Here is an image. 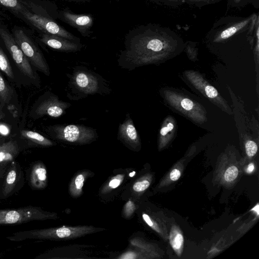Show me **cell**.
<instances>
[{"instance_id":"1","label":"cell","mask_w":259,"mask_h":259,"mask_svg":"<svg viewBox=\"0 0 259 259\" xmlns=\"http://www.w3.org/2000/svg\"><path fill=\"white\" fill-rule=\"evenodd\" d=\"M184 47L183 39L169 27L154 23L142 25L125 36V49L119 63L133 69L172 58L181 53Z\"/></svg>"},{"instance_id":"2","label":"cell","mask_w":259,"mask_h":259,"mask_svg":"<svg viewBox=\"0 0 259 259\" xmlns=\"http://www.w3.org/2000/svg\"><path fill=\"white\" fill-rule=\"evenodd\" d=\"M104 230L93 226H62L42 229L23 231L13 233L7 239L12 241L26 239L70 240Z\"/></svg>"},{"instance_id":"3","label":"cell","mask_w":259,"mask_h":259,"mask_svg":"<svg viewBox=\"0 0 259 259\" xmlns=\"http://www.w3.org/2000/svg\"><path fill=\"white\" fill-rule=\"evenodd\" d=\"M163 97L171 107L193 122L202 124L206 120L204 108L184 95L177 91L165 90Z\"/></svg>"},{"instance_id":"4","label":"cell","mask_w":259,"mask_h":259,"mask_svg":"<svg viewBox=\"0 0 259 259\" xmlns=\"http://www.w3.org/2000/svg\"><path fill=\"white\" fill-rule=\"evenodd\" d=\"M58 218L57 213L45 211L36 206L0 209V225L19 224L32 221L56 220Z\"/></svg>"},{"instance_id":"5","label":"cell","mask_w":259,"mask_h":259,"mask_svg":"<svg viewBox=\"0 0 259 259\" xmlns=\"http://www.w3.org/2000/svg\"><path fill=\"white\" fill-rule=\"evenodd\" d=\"M52 128L57 139L68 143L89 144L96 140L97 137L96 130L82 125H56Z\"/></svg>"},{"instance_id":"6","label":"cell","mask_w":259,"mask_h":259,"mask_svg":"<svg viewBox=\"0 0 259 259\" xmlns=\"http://www.w3.org/2000/svg\"><path fill=\"white\" fill-rule=\"evenodd\" d=\"M184 75L190 83L203 96L228 114H232L226 101L200 74L193 70H186Z\"/></svg>"},{"instance_id":"7","label":"cell","mask_w":259,"mask_h":259,"mask_svg":"<svg viewBox=\"0 0 259 259\" xmlns=\"http://www.w3.org/2000/svg\"><path fill=\"white\" fill-rule=\"evenodd\" d=\"M14 39L23 53L34 67L46 75L50 74L49 67L38 48L21 29L14 32Z\"/></svg>"},{"instance_id":"8","label":"cell","mask_w":259,"mask_h":259,"mask_svg":"<svg viewBox=\"0 0 259 259\" xmlns=\"http://www.w3.org/2000/svg\"><path fill=\"white\" fill-rule=\"evenodd\" d=\"M21 13L33 26L46 33L59 36L74 42H80L79 38L73 35L53 20L29 12L22 11Z\"/></svg>"},{"instance_id":"9","label":"cell","mask_w":259,"mask_h":259,"mask_svg":"<svg viewBox=\"0 0 259 259\" xmlns=\"http://www.w3.org/2000/svg\"><path fill=\"white\" fill-rule=\"evenodd\" d=\"M0 35L19 70L30 79H35L36 76L30 62L15 41L14 38L6 30L1 28Z\"/></svg>"},{"instance_id":"10","label":"cell","mask_w":259,"mask_h":259,"mask_svg":"<svg viewBox=\"0 0 259 259\" xmlns=\"http://www.w3.org/2000/svg\"><path fill=\"white\" fill-rule=\"evenodd\" d=\"M71 83L75 90L83 95L99 93L101 87L99 79L95 75L83 70L73 73Z\"/></svg>"},{"instance_id":"11","label":"cell","mask_w":259,"mask_h":259,"mask_svg":"<svg viewBox=\"0 0 259 259\" xmlns=\"http://www.w3.org/2000/svg\"><path fill=\"white\" fill-rule=\"evenodd\" d=\"M60 18L65 23L76 29L82 36L89 37L94 23L91 14H76L67 9L60 12Z\"/></svg>"},{"instance_id":"12","label":"cell","mask_w":259,"mask_h":259,"mask_svg":"<svg viewBox=\"0 0 259 259\" xmlns=\"http://www.w3.org/2000/svg\"><path fill=\"white\" fill-rule=\"evenodd\" d=\"M71 106L69 103L63 102L57 96L52 95L42 101L36 109L37 115H48L58 117L63 114L66 109Z\"/></svg>"},{"instance_id":"13","label":"cell","mask_w":259,"mask_h":259,"mask_svg":"<svg viewBox=\"0 0 259 259\" xmlns=\"http://www.w3.org/2000/svg\"><path fill=\"white\" fill-rule=\"evenodd\" d=\"M118 138L124 144L135 150L140 148L141 141L139 135L130 116H126L124 121L119 125Z\"/></svg>"},{"instance_id":"14","label":"cell","mask_w":259,"mask_h":259,"mask_svg":"<svg viewBox=\"0 0 259 259\" xmlns=\"http://www.w3.org/2000/svg\"><path fill=\"white\" fill-rule=\"evenodd\" d=\"M40 40L48 47L63 52H77L82 47L80 42H74L59 36L47 33L42 35Z\"/></svg>"},{"instance_id":"15","label":"cell","mask_w":259,"mask_h":259,"mask_svg":"<svg viewBox=\"0 0 259 259\" xmlns=\"http://www.w3.org/2000/svg\"><path fill=\"white\" fill-rule=\"evenodd\" d=\"M47 171L45 164L40 162L35 163L31 170L30 184L36 189H42L47 185Z\"/></svg>"},{"instance_id":"16","label":"cell","mask_w":259,"mask_h":259,"mask_svg":"<svg viewBox=\"0 0 259 259\" xmlns=\"http://www.w3.org/2000/svg\"><path fill=\"white\" fill-rule=\"evenodd\" d=\"M19 148L17 144L13 141L0 145V172L17 156Z\"/></svg>"},{"instance_id":"17","label":"cell","mask_w":259,"mask_h":259,"mask_svg":"<svg viewBox=\"0 0 259 259\" xmlns=\"http://www.w3.org/2000/svg\"><path fill=\"white\" fill-rule=\"evenodd\" d=\"M93 174L88 169L78 171L73 178L69 187L70 195L74 197H80L82 194V188L85 180Z\"/></svg>"},{"instance_id":"18","label":"cell","mask_w":259,"mask_h":259,"mask_svg":"<svg viewBox=\"0 0 259 259\" xmlns=\"http://www.w3.org/2000/svg\"><path fill=\"white\" fill-rule=\"evenodd\" d=\"M175 119L168 117L163 122L160 130L158 138L159 148H164L171 140L175 132Z\"/></svg>"},{"instance_id":"19","label":"cell","mask_w":259,"mask_h":259,"mask_svg":"<svg viewBox=\"0 0 259 259\" xmlns=\"http://www.w3.org/2000/svg\"><path fill=\"white\" fill-rule=\"evenodd\" d=\"M19 175L17 164L15 163L11 164L3 187L2 193L5 197H7L12 194L18 183Z\"/></svg>"},{"instance_id":"20","label":"cell","mask_w":259,"mask_h":259,"mask_svg":"<svg viewBox=\"0 0 259 259\" xmlns=\"http://www.w3.org/2000/svg\"><path fill=\"white\" fill-rule=\"evenodd\" d=\"M169 241L173 250L178 256H180L183 250L184 240L181 230L176 225H173L171 227Z\"/></svg>"},{"instance_id":"21","label":"cell","mask_w":259,"mask_h":259,"mask_svg":"<svg viewBox=\"0 0 259 259\" xmlns=\"http://www.w3.org/2000/svg\"><path fill=\"white\" fill-rule=\"evenodd\" d=\"M21 135L27 140L42 146H52L54 143L39 133L28 130H23Z\"/></svg>"},{"instance_id":"22","label":"cell","mask_w":259,"mask_h":259,"mask_svg":"<svg viewBox=\"0 0 259 259\" xmlns=\"http://www.w3.org/2000/svg\"><path fill=\"white\" fill-rule=\"evenodd\" d=\"M152 177L149 174L143 176L138 179L133 185L132 190L136 195H140L146 191L150 186Z\"/></svg>"},{"instance_id":"23","label":"cell","mask_w":259,"mask_h":259,"mask_svg":"<svg viewBox=\"0 0 259 259\" xmlns=\"http://www.w3.org/2000/svg\"><path fill=\"white\" fill-rule=\"evenodd\" d=\"M227 11L232 9H240L248 5L259 9V0H227Z\"/></svg>"},{"instance_id":"24","label":"cell","mask_w":259,"mask_h":259,"mask_svg":"<svg viewBox=\"0 0 259 259\" xmlns=\"http://www.w3.org/2000/svg\"><path fill=\"white\" fill-rule=\"evenodd\" d=\"M124 174H118L112 177L101 189L102 194H106L117 188L124 180Z\"/></svg>"},{"instance_id":"25","label":"cell","mask_w":259,"mask_h":259,"mask_svg":"<svg viewBox=\"0 0 259 259\" xmlns=\"http://www.w3.org/2000/svg\"><path fill=\"white\" fill-rule=\"evenodd\" d=\"M0 69L4 72L10 78L13 79L14 78L13 69L10 62L0 47Z\"/></svg>"},{"instance_id":"26","label":"cell","mask_w":259,"mask_h":259,"mask_svg":"<svg viewBox=\"0 0 259 259\" xmlns=\"http://www.w3.org/2000/svg\"><path fill=\"white\" fill-rule=\"evenodd\" d=\"M11 98V91L0 72V100L3 103H8Z\"/></svg>"},{"instance_id":"27","label":"cell","mask_w":259,"mask_h":259,"mask_svg":"<svg viewBox=\"0 0 259 259\" xmlns=\"http://www.w3.org/2000/svg\"><path fill=\"white\" fill-rule=\"evenodd\" d=\"M239 174L238 168L235 165H231L225 170L223 179L226 182H233L237 178Z\"/></svg>"},{"instance_id":"28","label":"cell","mask_w":259,"mask_h":259,"mask_svg":"<svg viewBox=\"0 0 259 259\" xmlns=\"http://www.w3.org/2000/svg\"><path fill=\"white\" fill-rule=\"evenodd\" d=\"M142 216L143 220L150 228L160 235H163L159 225L153 218L144 212L142 213Z\"/></svg>"},{"instance_id":"29","label":"cell","mask_w":259,"mask_h":259,"mask_svg":"<svg viewBox=\"0 0 259 259\" xmlns=\"http://www.w3.org/2000/svg\"><path fill=\"white\" fill-rule=\"evenodd\" d=\"M223 0H183L184 3L201 8L205 6L214 4L219 3Z\"/></svg>"},{"instance_id":"30","label":"cell","mask_w":259,"mask_h":259,"mask_svg":"<svg viewBox=\"0 0 259 259\" xmlns=\"http://www.w3.org/2000/svg\"><path fill=\"white\" fill-rule=\"evenodd\" d=\"M153 3L172 8H177L184 4L183 0H151Z\"/></svg>"},{"instance_id":"31","label":"cell","mask_w":259,"mask_h":259,"mask_svg":"<svg viewBox=\"0 0 259 259\" xmlns=\"http://www.w3.org/2000/svg\"><path fill=\"white\" fill-rule=\"evenodd\" d=\"M136 207L134 202L130 199L123 207L122 214L126 219L130 218L136 210Z\"/></svg>"},{"instance_id":"32","label":"cell","mask_w":259,"mask_h":259,"mask_svg":"<svg viewBox=\"0 0 259 259\" xmlns=\"http://www.w3.org/2000/svg\"><path fill=\"white\" fill-rule=\"evenodd\" d=\"M246 153L249 157L254 156L257 151V145L252 140H248L245 144Z\"/></svg>"},{"instance_id":"33","label":"cell","mask_w":259,"mask_h":259,"mask_svg":"<svg viewBox=\"0 0 259 259\" xmlns=\"http://www.w3.org/2000/svg\"><path fill=\"white\" fill-rule=\"evenodd\" d=\"M0 5L16 10L22 9V6L18 0H0Z\"/></svg>"},{"instance_id":"34","label":"cell","mask_w":259,"mask_h":259,"mask_svg":"<svg viewBox=\"0 0 259 259\" xmlns=\"http://www.w3.org/2000/svg\"><path fill=\"white\" fill-rule=\"evenodd\" d=\"M118 258L121 259H134L141 258L140 253L134 250H129L122 254Z\"/></svg>"},{"instance_id":"35","label":"cell","mask_w":259,"mask_h":259,"mask_svg":"<svg viewBox=\"0 0 259 259\" xmlns=\"http://www.w3.org/2000/svg\"><path fill=\"white\" fill-rule=\"evenodd\" d=\"M181 176V170L179 168L172 169L169 175L168 178L172 182L178 180Z\"/></svg>"},{"instance_id":"36","label":"cell","mask_w":259,"mask_h":259,"mask_svg":"<svg viewBox=\"0 0 259 259\" xmlns=\"http://www.w3.org/2000/svg\"><path fill=\"white\" fill-rule=\"evenodd\" d=\"M10 132V128L6 124L0 123V135L6 136L9 134Z\"/></svg>"},{"instance_id":"37","label":"cell","mask_w":259,"mask_h":259,"mask_svg":"<svg viewBox=\"0 0 259 259\" xmlns=\"http://www.w3.org/2000/svg\"><path fill=\"white\" fill-rule=\"evenodd\" d=\"M255 169V165L253 163H250L247 166L246 171L247 174H251Z\"/></svg>"},{"instance_id":"38","label":"cell","mask_w":259,"mask_h":259,"mask_svg":"<svg viewBox=\"0 0 259 259\" xmlns=\"http://www.w3.org/2000/svg\"><path fill=\"white\" fill-rule=\"evenodd\" d=\"M65 1L75 3H82L90 1L91 0H65Z\"/></svg>"},{"instance_id":"39","label":"cell","mask_w":259,"mask_h":259,"mask_svg":"<svg viewBox=\"0 0 259 259\" xmlns=\"http://www.w3.org/2000/svg\"><path fill=\"white\" fill-rule=\"evenodd\" d=\"M5 117V114L2 111V108L0 104V120Z\"/></svg>"},{"instance_id":"40","label":"cell","mask_w":259,"mask_h":259,"mask_svg":"<svg viewBox=\"0 0 259 259\" xmlns=\"http://www.w3.org/2000/svg\"><path fill=\"white\" fill-rule=\"evenodd\" d=\"M2 174H3V173H2V172H0V178H1V175H2Z\"/></svg>"},{"instance_id":"41","label":"cell","mask_w":259,"mask_h":259,"mask_svg":"<svg viewBox=\"0 0 259 259\" xmlns=\"http://www.w3.org/2000/svg\"><path fill=\"white\" fill-rule=\"evenodd\" d=\"M115 1H117V2H118L119 0H115Z\"/></svg>"}]
</instances>
